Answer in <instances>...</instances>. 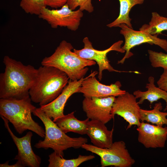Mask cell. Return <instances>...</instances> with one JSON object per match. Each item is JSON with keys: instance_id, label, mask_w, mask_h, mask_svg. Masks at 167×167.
<instances>
[{"instance_id": "1", "label": "cell", "mask_w": 167, "mask_h": 167, "mask_svg": "<svg viewBox=\"0 0 167 167\" xmlns=\"http://www.w3.org/2000/svg\"><path fill=\"white\" fill-rule=\"evenodd\" d=\"M3 62L5 67L0 74V98L19 99L29 96L37 69L7 55L4 57Z\"/></svg>"}, {"instance_id": "2", "label": "cell", "mask_w": 167, "mask_h": 167, "mask_svg": "<svg viewBox=\"0 0 167 167\" xmlns=\"http://www.w3.org/2000/svg\"><path fill=\"white\" fill-rule=\"evenodd\" d=\"M69 80L65 73L56 68L40 66L29 91L31 101L40 106L49 104L59 95Z\"/></svg>"}, {"instance_id": "3", "label": "cell", "mask_w": 167, "mask_h": 167, "mask_svg": "<svg viewBox=\"0 0 167 167\" xmlns=\"http://www.w3.org/2000/svg\"><path fill=\"white\" fill-rule=\"evenodd\" d=\"M30 96L22 99H0V114L11 123L19 134L29 130L41 137L45 130L32 119V113L36 108L32 104Z\"/></svg>"}, {"instance_id": "4", "label": "cell", "mask_w": 167, "mask_h": 167, "mask_svg": "<svg viewBox=\"0 0 167 167\" xmlns=\"http://www.w3.org/2000/svg\"><path fill=\"white\" fill-rule=\"evenodd\" d=\"M74 49L71 43L62 40L51 55L42 59L41 65L59 69L72 81L84 78L88 70L87 66L95 65L96 63L80 57L72 51Z\"/></svg>"}, {"instance_id": "5", "label": "cell", "mask_w": 167, "mask_h": 167, "mask_svg": "<svg viewBox=\"0 0 167 167\" xmlns=\"http://www.w3.org/2000/svg\"><path fill=\"white\" fill-rule=\"evenodd\" d=\"M32 114L41 121L45 127L44 139L35 144L34 147L36 148L45 149L50 148L63 157L64 150L71 148H79L88 142L86 138H72L67 135L40 107L36 108Z\"/></svg>"}, {"instance_id": "6", "label": "cell", "mask_w": 167, "mask_h": 167, "mask_svg": "<svg viewBox=\"0 0 167 167\" xmlns=\"http://www.w3.org/2000/svg\"><path fill=\"white\" fill-rule=\"evenodd\" d=\"M81 148L99 156L101 167H131L135 162L123 141L113 143L109 148H101L87 143L82 145Z\"/></svg>"}, {"instance_id": "7", "label": "cell", "mask_w": 167, "mask_h": 167, "mask_svg": "<svg viewBox=\"0 0 167 167\" xmlns=\"http://www.w3.org/2000/svg\"><path fill=\"white\" fill-rule=\"evenodd\" d=\"M84 47L81 49H74L73 52L80 57L87 60L94 61L96 62L98 66V78L101 81L102 77V72L105 70L109 72H133L140 74L137 71H120L115 69L110 65V61L107 57V54L112 51H116L122 53L125 51L122 48L121 45L123 43L122 41H119L113 44L109 48L102 50L95 49L93 47L92 43L89 38L85 37L83 39Z\"/></svg>"}, {"instance_id": "8", "label": "cell", "mask_w": 167, "mask_h": 167, "mask_svg": "<svg viewBox=\"0 0 167 167\" xmlns=\"http://www.w3.org/2000/svg\"><path fill=\"white\" fill-rule=\"evenodd\" d=\"M83 15L80 9L72 10L66 3L58 9L44 7L38 16L47 22L53 28L64 27L75 31L78 29Z\"/></svg>"}, {"instance_id": "9", "label": "cell", "mask_w": 167, "mask_h": 167, "mask_svg": "<svg viewBox=\"0 0 167 167\" xmlns=\"http://www.w3.org/2000/svg\"><path fill=\"white\" fill-rule=\"evenodd\" d=\"M118 27L121 28L120 33L124 37L125 43L122 48L126 53L124 57L118 61V64H123L126 59L133 55L130 50L135 46L143 43L157 45L167 52L166 40L158 37L157 35H152L142 31H135L125 24H121Z\"/></svg>"}, {"instance_id": "10", "label": "cell", "mask_w": 167, "mask_h": 167, "mask_svg": "<svg viewBox=\"0 0 167 167\" xmlns=\"http://www.w3.org/2000/svg\"><path fill=\"white\" fill-rule=\"evenodd\" d=\"M98 72L95 71L84 78L78 92L83 94L84 97H105L109 96L117 97L123 94L126 91L120 88L121 84L119 81L109 85L100 83L95 76Z\"/></svg>"}, {"instance_id": "11", "label": "cell", "mask_w": 167, "mask_h": 167, "mask_svg": "<svg viewBox=\"0 0 167 167\" xmlns=\"http://www.w3.org/2000/svg\"><path fill=\"white\" fill-rule=\"evenodd\" d=\"M136 98L134 95L126 92L115 98L111 110L114 118L115 114L123 118L128 123L127 129L133 125L139 126L140 122V109Z\"/></svg>"}, {"instance_id": "12", "label": "cell", "mask_w": 167, "mask_h": 167, "mask_svg": "<svg viewBox=\"0 0 167 167\" xmlns=\"http://www.w3.org/2000/svg\"><path fill=\"white\" fill-rule=\"evenodd\" d=\"M3 120L4 125L7 129L18 149L17 155L14 159L17 160L22 167H39L41 162V158L35 154L32 150L31 144L33 135L31 131L28 132L24 136L18 138L16 136L10 129L8 120L1 116Z\"/></svg>"}, {"instance_id": "13", "label": "cell", "mask_w": 167, "mask_h": 167, "mask_svg": "<svg viewBox=\"0 0 167 167\" xmlns=\"http://www.w3.org/2000/svg\"><path fill=\"white\" fill-rule=\"evenodd\" d=\"M116 97H84L82 108L87 118L97 120L105 124L113 118L111 110Z\"/></svg>"}, {"instance_id": "14", "label": "cell", "mask_w": 167, "mask_h": 167, "mask_svg": "<svg viewBox=\"0 0 167 167\" xmlns=\"http://www.w3.org/2000/svg\"><path fill=\"white\" fill-rule=\"evenodd\" d=\"M138 142L146 148H164L167 139V127L141 122L136 129Z\"/></svg>"}, {"instance_id": "15", "label": "cell", "mask_w": 167, "mask_h": 167, "mask_svg": "<svg viewBox=\"0 0 167 167\" xmlns=\"http://www.w3.org/2000/svg\"><path fill=\"white\" fill-rule=\"evenodd\" d=\"M84 79L75 81L69 80L67 84L59 95L49 104L40 106L41 109L54 122L65 115L64 109L68 99L73 94L78 93L79 87Z\"/></svg>"}, {"instance_id": "16", "label": "cell", "mask_w": 167, "mask_h": 167, "mask_svg": "<svg viewBox=\"0 0 167 167\" xmlns=\"http://www.w3.org/2000/svg\"><path fill=\"white\" fill-rule=\"evenodd\" d=\"M113 129L108 130L105 124L97 120L89 121L86 134L95 146L101 148H109L113 143Z\"/></svg>"}, {"instance_id": "17", "label": "cell", "mask_w": 167, "mask_h": 167, "mask_svg": "<svg viewBox=\"0 0 167 167\" xmlns=\"http://www.w3.org/2000/svg\"><path fill=\"white\" fill-rule=\"evenodd\" d=\"M148 81L149 83L146 84L145 87L147 89L146 91L143 92L139 90L133 92V95L137 99L139 98L138 102V104H142L144 100H147L151 105L154 102L162 99L166 102V106L164 111H167V92L155 86L153 77H149Z\"/></svg>"}, {"instance_id": "18", "label": "cell", "mask_w": 167, "mask_h": 167, "mask_svg": "<svg viewBox=\"0 0 167 167\" xmlns=\"http://www.w3.org/2000/svg\"><path fill=\"white\" fill-rule=\"evenodd\" d=\"M74 112L57 118L54 122L65 133L72 132L83 135L86 134L89 119L79 120L75 117Z\"/></svg>"}, {"instance_id": "19", "label": "cell", "mask_w": 167, "mask_h": 167, "mask_svg": "<svg viewBox=\"0 0 167 167\" xmlns=\"http://www.w3.org/2000/svg\"><path fill=\"white\" fill-rule=\"evenodd\" d=\"M162 103L159 102L155 104L153 108L151 110H147L140 109V121H146L148 122L163 126L167 125V112H162Z\"/></svg>"}, {"instance_id": "20", "label": "cell", "mask_w": 167, "mask_h": 167, "mask_svg": "<svg viewBox=\"0 0 167 167\" xmlns=\"http://www.w3.org/2000/svg\"><path fill=\"white\" fill-rule=\"evenodd\" d=\"M120 3V12L118 16L114 21L107 25L109 28L118 27L121 24H125L133 28L129 17V12L131 8L137 4L143 3L144 0H118Z\"/></svg>"}, {"instance_id": "21", "label": "cell", "mask_w": 167, "mask_h": 167, "mask_svg": "<svg viewBox=\"0 0 167 167\" xmlns=\"http://www.w3.org/2000/svg\"><path fill=\"white\" fill-rule=\"evenodd\" d=\"M49 157L48 167H77L95 157L92 155H79L77 158L67 160L54 151L49 156Z\"/></svg>"}, {"instance_id": "22", "label": "cell", "mask_w": 167, "mask_h": 167, "mask_svg": "<svg viewBox=\"0 0 167 167\" xmlns=\"http://www.w3.org/2000/svg\"><path fill=\"white\" fill-rule=\"evenodd\" d=\"M151 35H158L167 30V17L161 16L156 12L152 13V17L148 24H145L139 29Z\"/></svg>"}, {"instance_id": "23", "label": "cell", "mask_w": 167, "mask_h": 167, "mask_svg": "<svg viewBox=\"0 0 167 167\" xmlns=\"http://www.w3.org/2000/svg\"><path fill=\"white\" fill-rule=\"evenodd\" d=\"M20 6L26 13L38 16L42 9L46 7L45 0H21Z\"/></svg>"}, {"instance_id": "24", "label": "cell", "mask_w": 167, "mask_h": 167, "mask_svg": "<svg viewBox=\"0 0 167 167\" xmlns=\"http://www.w3.org/2000/svg\"><path fill=\"white\" fill-rule=\"evenodd\" d=\"M149 57L152 66L155 68L167 69V54L148 50Z\"/></svg>"}, {"instance_id": "25", "label": "cell", "mask_w": 167, "mask_h": 167, "mask_svg": "<svg viewBox=\"0 0 167 167\" xmlns=\"http://www.w3.org/2000/svg\"><path fill=\"white\" fill-rule=\"evenodd\" d=\"M67 4L72 10L79 7V9L82 11H86L89 13L94 11L92 0H68Z\"/></svg>"}, {"instance_id": "26", "label": "cell", "mask_w": 167, "mask_h": 167, "mask_svg": "<svg viewBox=\"0 0 167 167\" xmlns=\"http://www.w3.org/2000/svg\"><path fill=\"white\" fill-rule=\"evenodd\" d=\"M157 84L158 87L167 92V69H164Z\"/></svg>"}, {"instance_id": "27", "label": "cell", "mask_w": 167, "mask_h": 167, "mask_svg": "<svg viewBox=\"0 0 167 167\" xmlns=\"http://www.w3.org/2000/svg\"><path fill=\"white\" fill-rule=\"evenodd\" d=\"M68 0H45V4L52 8L57 9L67 3Z\"/></svg>"}, {"instance_id": "28", "label": "cell", "mask_w": 167, "mask_h": 167, "mask_svg": "<svg viewBox=\"0 0 167 167\" xmlns=\"http://www.w3.org/2000/svg\"><path fill=\"white\" fill-rule=\"evenodd\" d=\"M9 161H7L6 163L0 164V167H23L21 164L18 161L14 164L9 165L8 164Z\"/></svg>"}]
</instances>
